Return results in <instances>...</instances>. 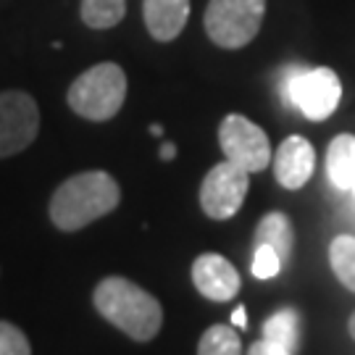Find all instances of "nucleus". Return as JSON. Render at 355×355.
I'll use <instances>...</instances> for the list:
<instances>
[{
  "label": "nucleus",
  "mask_w": 355,
  "mask_h": 355,
  "mask_svg": "<svg viewBox=\"0 0 355 355\" xmlns=\"http://www.w3.org/2000/svg\"><path fill=\"white\" fill-rule=\"evenodd\" d=\"M121 190L108 171H82L53 192L51 221L61 232H79L116 211Z\"/></svg>",
  "instance_id": "1"
},
{
  "label": "nucleus",
  "mask_w": 355,
  "mask_h": 355,
  "mask_svg": "<svg viewBox=\"0 0 355 355\" xmlns=\"http://www.w3.org/2000/svg\"><path fill=\"white\" fill-rule=\"evenodd\" d=\"M92 303L108 324H114L116 329H121L137 343L153 340L164 324L161 303L140 284L124 277H105L98 282Z\"/></svg>",
  "instance_id": "2"
},
{
  "label": "nucleus",
  "mask_w": 355,
  "mask_h": 355,
  "mask_svg": "<svg viewBox=\"0 0 355 355\" xmlns=\"http://www.w3.org/2000/svg\"><path fill=\"white\" fill-rule=\"evenodd\" d=\"M69 108L87 121L114 119L127 101V74L119 64H98L76 76L66 92Z\"/></svg>",
  "instance_id": "3"
},
{
  "label": "nucleus",
  "mask_w": 355,
  "mask_h": 355,
  "mask_svg": "<svg viewBox=\"0 0 355 355\" xmlns=\"http://www.w3.org/2000/svg\"><path fill=\"white\" fill-rule=\"evenodd\" d=\"M282 98L311 121L329 119L343 101V82L327 66L318 69H287L282 79Z\"/></svg>",
  "instance_id": "4"
},
{
  "label": "nucleus",
  "mask_w": 355,
  "mask_h": 355,
  "mask_svg": "<svg viewBox=\"0 0 355 355\" xmlns=\"http://www.w3.org/2000/svg\"><path fill=\"white\" fill-rule=\"evenodd\" d=\"M263 13L266 0H208L203 24L218 48L240 51L255 40Z\"/></svg>",
  "instance_id": "5"
},
{
  "label": "nucleus",
  "mask_w": 355,
  "mask_h": 355,
  "mask_svg": "<svg viewBox=\"0 0 355 355\" xmlns=\"http://www.w3.org/2000/svg\"><path fill=\"white\" fill-rule=\"evenodd\" d=\"M250 187V171L232 161L216 164L203 177L200 184V208L208 218L227 221L237 214L245 203V195Z\"/></svg>",
  "instance_id": "6"
},
{
  "label": "nucleus",
  "mask_w": 355,
  "mask_h": 355,
  "mask_svg": "<svg viewBox=\"0 0 355 355\" xmlns=\"http://www.w3.org/2000/svg\"><path fill=\"white\" fill-rule=\"evenodd\" d=\"M218 145L227 161L242 166L245 171H263L271 164V145L266 132L242 114H229L218 127Z\"/></svg>",
  "instance_id": "7"
},
{
  "label": "nucleus",
  "mask_w": 355,
  "mask_h": 355,
  "mask_svg": "<svg viewBox=\"0 0 355 355\" xmlns=\"http://www.w3.org/2000/svg\"><path fill=\"white\" fill-rule=\"evenodd\" d=\"M40 132V108L21 89L0 92V158L26 150Z\"/></svg>",
  "instance_id": "8"
},
{
  "label": "nucleus",
  "mask_w": 355,
  "mask_h": 355,
  "mask_svg": "<svg viewBox=\"0 0 355 355\" xmlns=\"http://www.w3.org/2000/svg\"><path fill=\"white\" fill-rule=\"evenodd\" d=\"M192 284L205 300L229 303L240 292V274L224 255L203 253L192 263Z\"/></svg>",
  "instance_id": "9"
},
{
  "label": "nucleus",
  "mask_w": 355,
  "mask_h": 355,
  "mask_svg": "<svg viewBox=\"0 0 355 355\" xmlns=\"http://www.w3.org/2000/svg\"><path fill=\"white\" fill-rule=\"evenodd\" d=\"M313 168H316V150L300 135L287 137L274 155V177L284 190H300L313 177Z\"/></svg>",
  "instance_id": "10"
},
{
  "label": "nucleus",
  "mask_w": 355,
  "mask_h": 355,
  "mask_svg": "<svg viewBox=\"0 0 355 355\" xmlns=\"http://www.w3.org/2000/svg\"><path fill=\"white\" fill-rule=\"evenodd\" d=\"M190 19V0H142V21L158 42H171L182 35Z\"/></svg>",
  "instance_id": "11"
},
{
  "label": "nucleus",
  "mask_w": 355,
  "mask_h": 355,
  "mask_svg": "<svg viewBox=\"0 0 355 355\" xmlns=\"http://www.w3.org/2000/svg\"><path fill=\"white\" fill-rule=\"evenodd\" d=\"M327 174L337 190H353L355 184V135L334 137L327 150Z\"/></svg>",
  "instance_id": "12"
},
{
  "label": "nucleus",
  "mask_w": 355,
  "mask_h": 355,
  "mask_svg": "<svg viewBox=\"0 0 355 355\" xmlns=\"http://www.w3.org/2000/svg\"><path fill=\"white\" fill-rule=\"evenodd\" d=\"M292 242H295V232H292L287 216L274 211V214H266L261 218V224L255 229V245H271L284 263L292 255Z\"/></svg>",
  "instance_id": "13"
},
{
  "label": "nucleus",
  "mask_w": 355,
  "mask_h": 355,
  "mask_svg": "<svg viewBox=\"0 0 355 355\" xmlns=\"http://www.w3.org/2000/svg\"><path fill=\"white\" fill-rule=\"evenodd\" d=\"M79 13L89 29H111L127 16V0H82Z\"/></svg>",
  "instance_id": "14"
},
{
  "label": "nucleus",
  "mask_w": 355,
  "mask_h": 355,
  "mask_svg": "<svg viewBox=\"0 0 355 355\" xmlns=\"http://www.w3.org/2000/svg\"><path fill=\"white\" fill-rule=\"evenodd\" d=\"M329 261L337 279L350 292H355V237L350 234L334 237L329 245Z\"/></svg>",
  "instance_id": "15"
},
{
  "label": "nucleus",
  "mask_w": 355,
  "mask_h": 355,
  "mask_svg": "<svg viewBox=\"0 0 355 355\" xmlns=\"http://www.w3.org/2000/svg\"><path fill=\"white\" fill-rule=\"evenodd\" d=\"M198 353L200 355H237V353H242L240 334L234 331V327L216 324V327L203 331V337H200V343H198Z\"/></svg>",
  "instance_id": "16"
},
{
  "label": "nucleus",
  "mask_w": 355,
  "mask_h": 355,
  "mask_svg": "<svg viewBox=\"0 0 355 355\" xmlns=\"http://www.w3.org/2000/svg\"><path fill=\"white\" fill-rule=\"evenodd\" d=\"M263 337L271 340V343H279L282 347H287V353H295L297 350V313L292 308L277 311L266 321Z\"/></svg>",
  "instance_id": "17"
},
{
  "label": "nucleus",
  "mask_w": 355,
  "mask_h": 355,
  "mask_svg": "<svg viewBox=\"0 0 355 355\" xmlns=\"http://www.w3.org/2000/svg\"><path fill=\"white\" fill-rule=\"evenodd\" d=\"M32 345L26 334L11 321H0V355H29Z\"/></svg>",
  "instance_id": "18"
},
{
  "label": "nucleus",
  "mask_w": 355,
  "mask_h": 355,
  "mask_svg": "<svg viewBox=\"0 0 355 355\" xmlns=\"http://www.w3.org/2000/svg\"><path fill=\"white\" fill-rule=\"evenodd\" d=\"M282 271V258L271 245H255L253 253V277L255 279H271Z\"/></svg>",
  "instance_id": "19"
},
{
  "label": "nucleus",
  "mask_w": 355,
  "mask_h": 355,
  "mask_svg": "<svg viewBox=\"0 0 355 355\" xmlns=\"http://www.w3.org/2000/svg\"><path fill=\"white\" fill-rule=\"evenodd\" d=\"M250 353L253 355H290L287 353V347H282L279 343H271V340H261V343H255L253 347H250Z\"/></svg>",
  "instance_id": "20"
},
{
  "label": "nucleus",
  "mask_w": 355,
  "mask_h": 355,
  "mask_svg": "<svg viewBox=\"0 0 355 355\" xmlns=\"http://www.w3.org/2000/svg\"><path fill=\"white\" fill-rule=\"evenodd\" d=\"M232 324H234L237 329H245V327H248V313H245V308H242V305L232 313Z\"/></svg>",
  "instance_id": "21"
},
{
  "label": "nucleus",
  "mask_w": 355,
  "mask_h": 355,
  "mask_svg": "<svg viewBox=\"0 0 355 355\" xmlns=\"http://www.w3.org/2000/svg\"><path fill=\"white\" fill-rule=\"evenodd\" d=\"M174 155H177V148H174L171 142H164V145H161V158H164V161H174Z\"/></svg>",
  "instance_id": "22"
},
{
  "label": "nucleus",
  "mask_w": 355,
  "mask_h": 355,
  "mask_svg": "<svg viewBox=\"0 0 355 355\" xmlns=\"http://www.w3.org/2000/svg\"><path fill=\"white\" fill-rule=\"evenodd\" d=\"M150 132H153V135H155V137H161V135H164V129H161V124H153Z\"/></svg>",
  "instance_id": "23"
},
{
  "label": "nucleus",
  "mask_w": 355,
  "mask_h": 355,
  "mask_svg": "<svg viewBox=\"0 0 355 355\" xmlns=\"http://www.w3.org/2000/svg\"><path fill=\"white\" fill-rule=\"evenodd\" d=\"M347 327H350V337L355 340V313L350 316V324H347Z\"/></svg>",
  "instance_id": "24"
},
{
  "label": "nucleus",
  "mask_w": 355,
  "mask_h": 355,
  "mask_svg": "<svg viewBox=\"0 0 355 355\" xmlns=\"http://www.w3.org/2000/svg\"><path fill=\"white\" fill-rule=\"evenodd\" d=\"M353 192H355V184H353Z\"/></svg>",
  "instance_id": "25"
}]
</instances>
